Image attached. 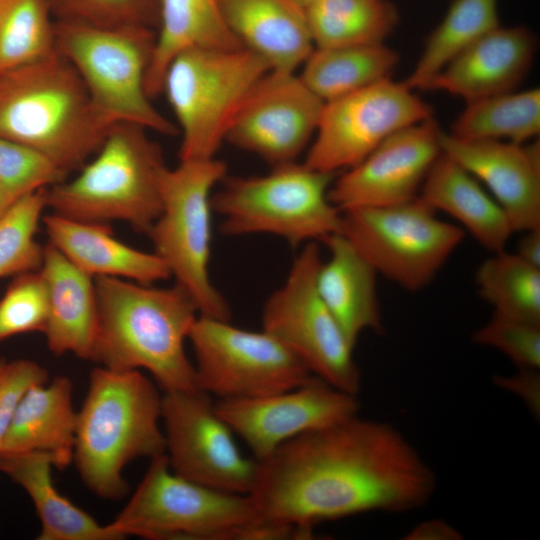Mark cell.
I'll list each match as a JSON object with an SVG mask.
<instances>
[{
	"mask_svg": "<svg viewBox=\"0 0 540 540\" xmlns=\"http://www.w3.org/2000/svg\"><path fill=\"white\" fill-rule=\"evenodd\" d=\"M53 467L55 460L46 452L0 454V470L20 485L33 502L41 523L37 539H123L109 524L101 525L58 492L52 480Z\"/></svg>",
	"mask_w": 540,
	"mask_h": 540,
	"instance_id": "cell-27",
	"label": "cell"
},
{
	"mask_svg": "<svg viewBox=\"0 0 540 540\" xmlns=\"http://www.w3.org/2000/svg\"><path fill=\"white\" fill-rule=\"evenodd\" d=\"M494 383L503 390L517 395L534 416L540 415L539 369H518L512 375H496Z\"/></svg>",
	"mask_w": 540,
	"mask_h": 540,
	"instance_id": "cell-41",
	"label": "cell"
},
{
	"mask_svg": "<svg viewBox=\"0 0 540 540\" xmlns=\"http://www.w3.org/2000/svg\"><path fill=\"white\" fill-rule=\"evenodd\" d=\"M432 116V107L404 81H379L324 103L303 163L339 174L393 133Z\"/></svg>",
	"mask_w": 540,
	"mask_h": 540,
	"instance_id": "cell-14",
	"label": "cell"
},
{
	"mask_svg": "<svg viewBox=\"0 0 540 540\" xmlns=\"http://www.w3.org/2000/svg\"><path fill=\"white\" fill-rule=\"evenodd\" d=\"M407 540H459L461 532L444 520L424 521L412 528L406 535Z\"/></svg>",
	"mask_w": 540,
	"mask_h": 540,
	"instance_id": "cell-42",
	"label": "cell"
},
{
	"mask_svg": "<svg viewBox=\"0 0 540 540\" xmlns=\"http://www.w3.org/2000/svg\"><path fill=\"white\" fill-rule=\"evenodd\" d=\"M495 314L540 324V269L506 250L492 253L475 276Z\"/></svg>",
	"mask_w": 540,
	"mask_h": 540,
	"instance_id": "cell-33",
	"label": "cell"
},
{
	"mask_svg": "<svg viewBox=\"0 0 540 540\" xmlns=\"http://www.w3.org/2000/svg\"><path fill=\"white\" fill-rule=\"evenodd\" d=\"M448 133L464 140H534L540 133V90H514L466 103Z\"/></svg>",
	"mask_w": 540,
	"mask_h": 540,
	"instance_id": "cell-31",
	"label": "cell"
},
{
	"mask_svg": "<svg viewBox=\"0 0 540 540\" xmlns=\"http://www.w3.org/2000/svg\"><path fill=\"white\" fill-rule=\"evenodd\" d=\"M418 197L436 212L454 218L491 253L505 250L515 233L507 214L487 189L443 153L428 172Z\"/></svg>",
	"mask_w": 540,
	"mask_h": 540,
	"instance_id": "cell-26",
	"label": "cell"
},
{
	"mask_svg": "<svg viewBox=\"0 0 540 540\" xmlns=\"http://www.w3.org/2000/svg\"><path fill=\"white\" fill-rule=\"evenodd\" d=\"M48 380L46 369L35 361H0V449L4 434L26 392Z\"/></svg>",
	"mask_w": 540,
	"mask_h": 540,
	"instance_id": "cell-40",
	"label": "cell"
},
{
	"mask_svg": "<svg viewBox=\"0 0 540 540\" xmlns=\"http://www.w3.org/2000/svg\"><path fill=\"white\" fill-rule=\"evenodd\" d=\"M56 52L48 0H0V73Z\"/></svg>",
	"mask_w": 540,
	"mask_h": 540,
	"instance_id": "cell-34",
	"label": "cell"
},
{
	"mask_svg": "<svg viewBox=\"0 0 540 540\" xmlns=\"http://www.w3.org/2000/svg\"><path fill=\"white\" fill-rule=\"evenodd\" d=\"M318 242L303 245L288 275L265 301L263 330L285 346L310 372L341 391L358 395L362 377L341 326L322 300L316 276Z\"/></svg>",
	"mask_w": 540,
	"mask_h": 540,
	"instance_id": "cell-11",
	"label": "cell"
},
{
	"mask_svg": "<svg viewBox=\"0 0 540 540\" xmlns=\"http://www.w3.org/2000/svg\"><path fill=\"white\" fill-rule=\"evenodd\" d=\"M514 253L523 261L540 269V227L523 231Z\"/></svg>",
	"mask_w": 540,
	"mask_h": 540,
	"instance_id": "cell-43",
	"label": "cell"
},
{
	"mask_svg": "<svg viewBox=\"0 0 540 540\" xmlns=\"http://www.w3.org/2000/svg\"><path fill=\"white\" fill-rule=\"evenodd\" d=\"M68 174L40 151L0 137V185L14 200L48 189Z\"/></svg>",
	"mask_w": 540,
	"mask_h": 540,
	"instance_id": "cell-37",
	"label": "cell"
},
{
	"mask_svg": "<svg viewBox=\"0 0 540 540\" xmlns=\"http://www.w3.org/2000/svg\"><path fill=\"white\" fill-rule=\"evenodd\" d=\"M148 132L135 124L113 125L75 177L47 189L52 213L86 222L123 221L148 234L161 211V180L168 167Z\"/></svg>",
	"mask_w": 540,
	"mask_h": 540,
	"instance_id": "cell-5",
	"label": "cell"
},
{
	"mask_svg": "<svg viewBox=\"0 0 540 540\" xmlns=\"http://www.w3.org/2000/svg\"><path fill=\"white\" fill-rule=\"evenodd\" d=\"M56 21L94 26H143L156 31L159 0H48Z\"/></svg>",
	"mask_w": 540,
	"mask_h": 540,
	"instance_id": "cell-36",
	"label": "cell"
},
{
	"mask_svg": "<svg viewBox=\"0 0 540 540\" xmlns=\"http://www.w3.org/2000/svg\"><path fill=\"white\" fill-rule=\"evenodd\" d=\"M329 257L319 266L318 292L349 342L355 347L366 331L384 330L377 292V272L340 233L323 242Z\"/></svg>",
	"mask_w": 540,
	"mask_h": 540,
	"instance_id": "cell-24",
	"label": "cell"
},
{
	"mask_svg": "<svg viewBox=\"0 0 540 540\" xmlns=\"http://www.w3.org/2000/svg\"><path fill=\"white\" fill-rule=\"evenodd\" d=\"M300 6H302L304 9L308 7L309 5L320 1V0H295Z\"/></svg>",
	"mask_w": 540,
	"mask_h": 540,
	"instance_id": "cell-45",
	"label": "cell"
},
{
	"mask_svg": "<svg viewBox=\"0 0 540 540\" xmlns=\"http://www.w3.org/2000/svg\"><path fill=\"white\" fill-rule=\"evenodd\" d=\"M188 341L198 388L220 399L263 397L316 378L263 329L245 330L230 321L199 315Z\"/></svg>",
	"mask_w": 540,
	"mask_h": 540,
	"instance_id": "cell-13",
	"label": "cell"
},
{
	"mask_svg": "<svg viewBox=\"0 0 540 540\" xmlns=\"http://www.w3.org/2000/svg\"><path fill=\"white\" fill-rule=\"evenodd\" d=\"M226 175V163L216 157L180 160L176 167H167L161 180V211L147 235L154 253L191 296L199 315L230 321L229 303L209 273L211 197Z\"/></svg>",
	"mask_w": 540,
	"mask_h": 540,
	"instance_id": "cell-9",
	"label": "cell"
},
{
	"mask_svg": "<svg viewBox=\"0 0 540 540\" xmlns=\"http://www.w3.org/2000/svg\"><path fill=\"white\" fill-rule=\"evenodd\" d=\"M161 423L175 474L220 491L249 494L257 460L240 452L210 394L201 389L164 392Z\"/></svg>",
	"mask_w": 540,
	"mask_h": 540,
	"instance_id": "cell-15",
	"label": "cell"
},
{
	"mask_svg": "<svg viewBox=\"0 0 540 540\" xmlns=\"http://www.w3.org/2000/svg\"><path fill=\"white\" fill-rule=\"evenodd\" d=\"M94 282L98 324L90 361L112 370H146L163 392L199 389L185 350L199 316L188 292L176 283Z\"/></svg>",
	"mask_w": 540,
	"mask_h": 540,
	"instance_id": "cell-2",
	"label": "cell"
},
{
	"mask_svg": "<svg viewBox=\"0 0 540 540\" xmlns=\"http://www.w3.org/2000/svg\"><path fill=\"white\" fill-rule=\"evenodd\" d=\"M260 521L248 494L182 478L170 469L164 453L150 459L140 484L109 526L124 538L251 540Z\"/></svg>",
	"mask_w": 540,
	"mask_h": 540,
	"instance_id": "cell-10",
	"label": "cell"
},
{
	"mask_svg": "<svg viewBox=\"0 0 540 540\" xmlns=\"http://www.w3.org/2000/svg\"><path fill=\"white\" fill-rule=\"evenodd\" d=\"M42 220L48 243L93 278L115 277L157 284L171 277L158 255L118 240L110 223L78 221L52 212Z\"/></svg>",
	"mask_w": 540,
	"mask_h": 540,
	"instance_id": "cell-21",
	"label": "cell"
},
{
	"mask_svg": "<svg viewBox=\"0 0 540 540\" xmlns=\"http://www.w3.org/2000/svg\"><path fill=\"white\" fill-rule=\"evenodd\" d=\"M336 176L297 161L260 176L226 175L211 197L220 232L271 234L293 246L323 242L341 229L342 212L329 198Z\"/></svg>",
	"mask_w": 540,
	"mask_h": 540,
	"instance_id": "cell-6",
	"label": "cell"
},
{
	"mask_svg": "<svg viewBox=\"0 0 540 540\" xmlns=\"http://www.w3.org/2000/svg\"><path fill=\"white\" fill-rule=\"evenodd\" d=\"M441 152L471 173L507 214L514 232L540 227L539 141L464 140L442 131Z\"/></svg>",
	"mask_w": 540,
	"mask_h": 540,
	"instance_id": "cell-19",
	"label": "cell"
},
{
	"mask_svg": "<svg viewBox=\"0 0 540 540\" xmlns=\"http://www.w3.org/2000/svg\"><path fill=\"white\" fill-rule=\"evenodd\" d=\"M474 343L506 355L517 369L540 368V324L493 313L472 335Z\"/></svg>",
	"mask_w": 540,
	"mask_h": 540,
	"instance_id": "cell-39",
	"label": "cell"
},
{
	"mask_svg": "<svg viewBox=\"0 0 540 540\" xmlns=\"http://www.w3.org/2000/svg\"><path fill=\"white\" fill-rule=\"evenodd\" d=\"M323 105L295 72L270 70L241 104L225 141L273 167L296 162L313 140Z\"/></svg>",
	"mask_w": 540,
	"mask_h": 540,
	"instance_id": "cell-16",
	"label": "cell"
},
{
	"mask_svg": "<svg viewBox=\"0 0 540 540\" xmlns=\"http://www.w3.org/2000/svg\"><path fill=\"white\" fill-rule=\"evenodd\" d=\"M499 0H453L440 24L428 36L424 49L404 83L425 90L431 79L456 55L500 26Z\"/></svg>",
	"mask_w": 540,
	"mask_h": 540,
	"instance_id": "cell-32",
	"label": "cell"
},
{
	"mask_svg": "<svg viewBox=\"0 0 540 540\" xmlns=\"http://www.w3.org/2000/svg\"><path fill=\"white\" fill-rule=\"evenodd\" d=\"M436 487L434 471L396 427L356 414L257 460L248 495L261 520L313 530L362 513L422 508Z\"/></svg>",
	"mask_w": 540,
	"mask_h": 540,
	"instance_id": "cell-1",
	"label": "cell"
},
{
	"mask_svg": "<svg viewBox=\"0 0 540 540\" xmlns=\"http://www.w3.org/2000/svg\"><path fill=\"white\" fill-rule=\"evenodd\" d=\"M162 395L140 370L95 367L77 411L73 461L85 486L100 498L128 493L122 472L137 458L166 453Z\"/></svg>",
	"mask_w": 540,
	"mask_h": 540,
	"instance_id": "cell-3",
	"label": "cell"
},
{
	"mask_svg": "<svg viewBox=\"0 0 540 540\" xmlns=\"http://www.w3.org/2000/svg\"><path fill=\"white\" fill-rule=\"evenodd\" d=\"M193 48H244L227 27L218 0H159L153 54L146 77L151 98L161 94L167 66Z\"/></svg>",
	"mask_w": 540,
	"mask_h": 540,
	"instance_id": "cell-28",
	"label": "cell"
},
{
	"mask_svg": "<svg viewBox=\"0 0 540 540\" xmlns=\"http://www.w3.org/2000/svg\"><path fill=\"white\" fill-rule=\"evenodd\" d=\"M399 54L382 44L317 48L298 75L324 103L391 78Z\"/></svg>",
	"mask_w": 540,
	"mask_h": 540,
	"instance_id": "cell-29",
	"label": "cell"
},
{
	"mask_svg": "<svg viewBox=\"0 0 540 540\" xmlns=\"http://www.w3.org/2000/svg\"><path fill=\"white\" fill-rule=\"evenodd\" d=\"M442 131L432 116L393 133L361 162L337 174L329 190L330 201L345 212L417 198L442 153Z\"/></svg>",
	"mask_w": 540,
	"mask_h": 540,
	"instance_id": "cell-17",
	"label": "cell"
},
{
	"mask_svg": "<svg viewBox=\"0 0 540 540\" xmlns=\"http://www.w3.org/2000/svg\"><path fill=\"white\" fill-rule=\"evenodd\" d=\"M536 46L527 27L498 26L449 61L425 90L447 92L466 103L514 91L532 66Z\"/></svg>",
	"mask_w": 540,
	"mask_h": 540,
	"instance_id": "cell-20",
	"label": "cell"
},
{
	"mask_svg": "<svg viewBox=\"0 0 540 540\" xmlns=\"http://www.w3.org/2000/svg\"><path fill=\"white\" fill-rule=\"evenodd\" d=\"M14 201L16 200L12 199L0 185V217L7 211Z\"/></svg>",
	"mask_w": 540,
	"mask_h": 540,
	"instance_id": "cell-44",
	"label": "cell"
},
{
	"mask_svg": "<svg viewBox=\"0 0 540 540\" xmlns=\"http://www.w3.org/2000/svg\"><path fill=\"white\" fill-rule=\"evenodd\" d=\"M72 391L66 376L32 386L11 419L0 454L40 451L51 454L58 469L71 464L77 425Z\"/></svg>",
	"mask_w": 540,
	"mask_h": 540,
	"instance_id": "cell-25",
	"label": "cell"
},
{
	"mask_svg": "<svg viewBox=\"0 0 540 540\" xmlns=\"http://www.w3.org/2000/svg\"><path fill=\"white\" fill-rule=\"evenodd\" d=\"M46 208L47 189H40L14 201L0 217V279L41 269L44 246L36 233Z\"/></svg>",
	"mask_w": 540,
	"mask_h": 540,
	"instance_id": "cell-35",
	"label": "cell"
},
{
	"mask_svg": "<svg viewBox=\"0 0 540 540\" xmlns=\"http://www.w3.org/2000/svg\"><path fill=\"white\" fill-rule=\"evenodd\" d=\"M223 19L242 47L271 70L295 72L314 49L305 9L295 0H218Z\"/></svg>",
	"mask_w": 540,
	"mask_h": 540,
	"instance_id": "cell-22",
	"label": "cell"
},
{
	"mask_svg": "<svg viewBox=\"0 0 540 540\" xmlns=\"http://www.w3.org/2000/svg\"><path fill=\"white\" fill-rule=\"evenodd\" d=\"M48 292L44 334L51 353H72L90 361L98 324L94 278L71 263L50 243L40 269Z\"/></svg>",
	"mask_w": 540,
	"mask_h": 540,
	"instance_id": "cell-23",
	"label": "cell"
},
{
	"mask_svg": "<svg viewBox=\"0 0 540 540\" xmlns=\"http://www.w3.org/2000/svg\"><path fill=\"white\" fill-rule=\"evenodd\" d=\"M305 13L317 48L382 44L399 21L389 0H320Z\"/></svg>",
	"mask_w": 540,
	"mask_h": 540,
	"instance_id": "cell-30",
	"label": "cell"
},
{
	"mask_svg": "<svg viewBox=\"0 0 540 540\" xmlns=\"http://www.w3.org/2000/svg\"><path fill=\"white\" fill-rule=\"evenodd\" d=\"M218 415L247 444L256 460L286 441L358 414V395L319 378L302 386L256 398L220 399Z\"/></svg>",
	"mask_w": 540,
	"mask_h": 540,
	"instance_id": "cell-18",
	"label": "cell"
},
{
	"mask_svg": "<svg viewBox=\"0 0 540 540\" xmlns=\"http://www.w3.org/2000/svg\"><path fill=\"white\" fill-rule=\"evenodd\" d=\"M340 233L377 274L412 292L431 283L465 236L419 197L342 212Z\"/></svg>",
	"mask_w": 540,
	"mask_h": 540,
	"instance_id": "cell-12",
	"label": "cell"
},
{
	"mask_svg": "<svg viewBox=\"0 0 540 540\" xmlns=\"http://www.w3.org/2000/svg\"><path fill=\"white\" fill-rule=\"evenodd\" d=\"M113 125L57 51L0 73V137L40 151L67 174L96 153Z\"/></svg>",
	"mask_w": 540,
	"mask_h": 540,
	"instance_id": "cell-4",
	"label": "cell"
},
{
	"mask_svg": "<svg viewBox=\"0 0 540 540\" xmlns=\"http://www.w3.org/2000/svg\"><path fill=\"white\" fill-rule=\"evenodd\" d=\"M270 70L246 48H193L175 56L164 73L161 94L182 136L180 160L215 158L236 112Z\"/></svg>",
	"mask_w": 540,
	"mask_h": 540,
	"instance_id": "cell-8",
	"label": "cell"
},
{
	"mask_svg": "<svg viewBox=\"0 0 540 540\" xmlns=\"http://www.w3.org/2000/svg\"><path fill=\"white\" fill-rule=\"evenodd\" d=\"M48 292L40 270L15 276L0 299V341L27 333H44L48 320Z\"/></svg>",
	"mask_w": 540,
	"mask_h": 540,
	"instance_id": "cell-38",
	"label": "cell"
},
{
	"mask_svg": "<svg viewBox=\"0 0 540 540\" xmlns=\"http://www.w3.org/2000/svg\"><path fill=\"white\" fill-rule=\"evenodd\" d=\"M156 31L55 20L56 51L81 78L93 104L111 123H130L162 135L177 126L151 102L146 77Z\"/></svg>",
	"mask_w": 540,
	"mask_h": 540,
	"instance_id": "cell-7",
	"label": "cell"
}]
</instances>
